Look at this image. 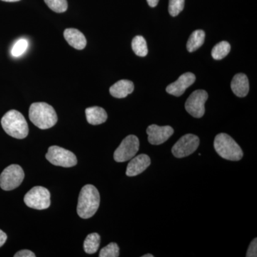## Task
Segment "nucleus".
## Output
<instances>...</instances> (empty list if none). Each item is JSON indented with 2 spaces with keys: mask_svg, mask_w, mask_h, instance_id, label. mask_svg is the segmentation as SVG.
<instances>
[{
  "mask_svg": "<svg viewBox=\"0 0 257 257\" xmlns=\"http://www.w3.org/2000/svg\"><path fill=\"white\" fill-rule=\"evenodd\" d=\"M50 193L45 187H33L24 197V202L28 207L32 209L43 210L50 207L51 204Z\"/></svg>",
  "mask_w": 257,
  "mask_h": 257,
  "instance_id": "nucleus-5",
  "label": "nucleus"
},
{
  "mask_svg": "<svg viewBox=\"0 0 257 257\" xmlns=\"http://www.w3.org/2000/svg\"><path fill=\"white\" fill-rule=\"evenodd\" d=\"M143 257H154L153 255L148 253V254L143 255Z\"/></svg>",
  "mask_w": 257,
  "mask_h": 257,
  "instance_id": "nucleus-31",
  "label": "nucleus"
},
{
  "mask_svg": "<svg viewBox=\"0 0 257 257\" xmlns=\"http://www.w3.org/2000/svg\"><path fill=\"white\" fill-rule=\"evenodd\" d=\"M1 124L5 133L12 138L23 140L28 137V124L20 111L15 109L8 111L2 118Z\"/></svg>",
  "mask_w": 257,
  "mask_h": 257,
  "instance_id": "nucleus-3",
  "label": "nucleus"
},
{
  "mask_svg": "<svg viewBox=\"0 0 257 257\" xmlns=\"http://www.w3.org/2000/svg\"><path fill=\"white\" fill-rule=\"evenodd\" d=\"M132 48L139 57H145L148 53L146 40L143 36H136L132 42Z\"/></svg>",
  "mask_w": 257,
  "mask_h": 257,
  "instance_id": "nucleus-21",
  "label": "nucleus"
},
{
  "mask_svg": "<svg viewBox=\"0 0 257 257\" xmlns=\"http://www.w3.org/2000/svg\"><path fill=\"white\" fill-rule=\"evenodd\" d=\"M2 1L8 2V3H15V2H18L20 0H2Z\"/></svg>",
  "mask_w": 257,
  "mask_h": 257,
  "instance_id": "nucleus-30",
  "label": "nucleus"
},
{
  "mask_svg": "<svg viewBox=\"0 0 257 257\" xmlns=\"http://www.w3.org/2000/svg\"><path fill=\"white\" fill-rule=\"evenodd\" d=\"M196 77L192 72H187L182 74L176 82L167 86L166 91L172 95L180 96L184 94L186 89L194 84Z\"/></svg>",
  "mask_w": 257,
  "mask_h": 257,
  "instance_id": "nucleus-12",
  "label": "nucleus"
},
{
  "mask_svg": "<svg viewBox=\"0 0 257 257\" xmlns=\"http://www.w3.org/2000/svg\"><path fill=\"white\" fill-rule=\"evenodd\" d=\"M64 37L69 45L76 50H83L87 45L85 37L77 29L69 28L64 30Z\"/></svg>",
  "mask_w": 257,
  "mask_h": 257,
  "instance_id": "nucleus-14",
  "label": "nucleus"
},
{
  "mask_svg": "<svg viewBox=\"0 0 257 257\" xmlns=\"http://www.w3.org/2000/svg\"><path fill=\"white\" fill-rule=\"evenodd\" d=\"M7 239H8V236H7L4 231L0 229V247L5 244Z\"/></svg>",
  "mask_w": 257,
  "mask_h": 257,
  "instance_id": "nucleus-28",
  "label": "nucleus"
},
{
  "mask_svg": "<svg viewBox=\"0 0 257 257\" xmlns=\"http://www.w3.org/2000/svg\"><path fill=\"white\" fill-rule=\"evenodd\" d=\"M28 45V41L26 39H20V40L15 42L13 48H12V55L14 57H19L23 55L26 52Z\"/></svg>",
  "mask_w": 257,
  "mask_h": 257,
  "instance_id": "nucleus-23",
  "label": "nucleus"
},
{
  "mask_svg": "<svg viewBox=\"0 0 257 257\" xmlns=\"http://www.w3.org/2000/svg\"><path fill=\"white\" fill-rule=\"evenodd\" d=\"M119 256V248L116 243H110L105 247L101 248L99 257H118Z\"/></svg>",
  "mask_w": 257,
  "mask_h": 257,
  "instance_id": "nucleus-24",
  "label": "nucleus"
},
{
  "mask_svg": "<svg viewBox=\"0 0 257 257\" xmlns=\"http://www.w3.org/2000/svg\"><path fill=\"white\" fill-rule=\"evenodd\" d=\"M15 257H35V254L30 250L24 249L18 251L15 254Z\"/></svg>",
  "mask_w": 257,
  "mask_h": 257,
  "instance_id": "nucleus-27",
  "label": "nucleus"
},
{
  "mask_svg": "<svg viewBox=\"0 0 257 257\" xmlns=\"http://www.w3.org/2000/svg\"><path fill=\"white\" fill-rule=\"evenodd\" d=\"M199 139L196 135L187 134L182 137L172 147V154L177 158L188 157L197 150Z\"/></svg>",
  "mask_w": 257,
  "mask_h": 257,
  "instance_id": "nucleus-9",
  "label": "nucleus"
},
{
  "mask_svg": "<svg viewBox=\"0 0 257 257\" xmlns=\"http://www.w3.org/2000/svg\"><path fill=\"white\" fill-rule=\"evenodd\" d=\"M46 159L53 165L66 168L74 167L77 164V157L73 152L58 146H51L48 149Z\"/></svg>",
  "mask_w": 257,
  "mask_h": 257,
  "instance_id": "nucleus-7",
  "label": "nucleus"
},
{
  "mask_svg": "<svg viewBox=\"0 0 257 257\" xmlns=\"http://www.w3.org/2000/svg\"><path fill=\"white\" fill-rule=\"evenodd\" d=\"M134 89H135V85L133 82L126 79H122L113 84L109 89V92L114 97L121 99L132 94Z\"/></svg>",
  "mask_w": 257,
  "mask_h": 257,
  "instance_id": "nucleus-16",
  "label": "nucleus"
},
{
  "mask_svg": "<svg viewBox=\"0 0 257 257\" xmlns=\"http://www.w3.org/2000/svg\"><path fill=\"white\" fill-rule=\"evenodd\" d=\"M100 204L99 191L92 184L84 186L79 193L77 211L82 219H89L94 216Z\"/></svg>",
  "mask_w": 257,
  "mask_h": 257,
  "instance_id": "nucleus-1",
  "label": "nucleus"
},
{
  "mask_svg": "<svg viewBox=\"0 0 257 257\" xmlns=\"http://www.w3.org/2000/svg\"><path fill=\"white\" fill-rule=\"evenodd\" d=\"M214 147L218 155L225 160L239 161L242 159V150L227 134L220 133L216 135Z\"/></svg>",
  "mask_w": 257,
  "mask_h": 257,
  "instance_id": "nucleus-4",
  "label": "nucleus"
},
{
  "mask_svg": "<svg viewBox=\"0 0 257 257\" xmlns=\"http://www.w3.org/2000/svg\"><path fill=\"white\" fill-rule=\"evenodd\" d=\"M148 5H150L151 8H155L157 5H158L159 1L160 0H147Z\"/></svg>",
  "mask_w": 257,
  "mask_h": 257,
  "instance_id": "nucleus-29",
  "label": "nucleus"
},
{
  "mask_svg": "<svg viewBox=\"0 0 257 257\" xmlns=\"http://www.w3.org/2000/svg\"><path fill=\"white\" fill-rule=\"evenodd\" d=\"M231 45L229 42L222 41L218 43L213 47L211 51V56L216 60H221L224 59L229 53Z\"/></svg>",
  "mask_w": 257,
  "mask_h": 257,
  "instance_id": "nucleus-20",
  "label": "nucleus"
},
{
  "mask_svg": "<svg viewBox=\"0 0 257 257\" xmlns=\"http://www.w3.org/2000/svg\"><path fill=\"white\" fill-rule=\"evenodd\" d=\"M29 117L37 127L41 130L52 127L58 119L55 109L45 102L33 103L29 110Z\"/></svg>",
  "mask_w": 257,
  "mask_h": 257,
  "instance_id": "nucleus-2",
  "label": "nucleus"
},
{
  "mask_svg": "<svg viewBox=\"0 0 257 257\" xmlns=\"http://www.w3.org/2000/svg\"><path fill=\"white\" fill-rule=\"evenodd\" d=\"M205 40V32L197 30L192 32L187 44V49L189 52H193L202 46Z\"/></svg>",
  "mask_w": 257,
  "mask_h": 257,
  "instance_id": "nucleus-18",
  "label": "nucleus"
},
{
  "mask_svg": "<svg viewBox=\"0 0 257 257\" xmlns=\"http://www.w3.org/2000/svg\"><path fill=\"white\" fill-rule=\"evenodd\" d=\"M140 149V141L135 135H128L122 140L119 147L115 150L114 159L116 162H124L136 155Z\"/></svg>",
  "mask_w": 257,
  "mask_h": 257,
  "instance_id": "nucleus-8",
  "label": "nucleus"
},
{
  "mask_svg": "<svg viewBox=\"0 0 257 257\" xmlns=\"http://www.w3.org/2000/svg\"><path fill=\"white\" fill-rule=\"evenodd\" d=\"M47 6L57 13H64L68 8L67 0H45Z\"/></svg>",
  "mask_w": 257,
  "mask_h": 257,
  "instance_id": "nucleus-22",
  "label": "nucleus"
},
{
  "mask_svg": "<svg viewBox=\"0 0 257 257\" xmlns=\"http://www.w3.org/2000/svg\"><path fill=\"white\" fill-rule=\"evenodd\" d=\"M100 245V236L97 233L87 235L84 241V251L88 254H93L97 251Z\"/></svg>",
  "mask_w": 257,
  "mask_h": 257,
  "instance_id": "nucleus-19",
  "label": "nucleus"
},
{
  "mask_svg": "<svg viewBox=\"0 0 257 257\" xmlns=\"http://www.w3.org/2000/svg\"><path fill=\"white\" fill-rule=\"evenodd\" d=\"M149 143L153 145L165 143L174 134V130L170 126H160L152 124L147 130Z\"/></svg>",
  "mask_w": 257,
  "mask_h": 257,
  "instance_id": "nucleus-11",
  "label": "nucleus"
},
{
  "mask_svg": "<svg viewBox=\"0 0 257 257\" xmlns=\"http://www.w3.org/2000/svg\"><path fill=\"white\" fill-rule=\"evenodd\" d=\"M231 88L235 95L239 97H244L247 95L249 91V82L246 74H236L231 81Z\"/></svg>",
  "mask_w": 257,
  "mask_h": 257,
  "instance_id": "nucleus-15",
  "label": "nucleus"
},
{
  "mask_svg": "<svg viewBox=\"0 0 257 257\" xmlns=\"http://www.w3.org/2000/svg\"><path fill=\"white\" fill-rule=\"evenodd\" d=\"M185 0H170L169 13L171 16H177L184 10Z\"/></svg>",
  "mask_w": 257,
  "mask_h": 257,
  "instance_id": "nucleus-25",
  "label": "nucleus"
},
{
  "mask_svg": "<svg viewBox=\"0 0 257 257\" xmlns=\"http://www.w3.org/2000/svg\"><path fill=\"white\" fill-rule=\"evenodd\" d=\"M86 117L88 122L92 125H99L105 122L107 119V114L103 108L99 106H92L85 110Z\"/></svg>",
  "mask_w": 257,
  "mask_h": 257,
  "instance_id": "nucleus-17",
  "label": "nucleus"
},
{
  "mask_svg": "<svg viewBox=\"0 0 257 257\" xmlns=\"http://www.w3.org/2000/svg\"><path fill=\"white\" fill-rule=\"evenodd\" d=\"M24 179L25 172L20 165H10L0 175V187L5 191L13 190L23 183Z\"/></svg>",
  "mask_w": 257,
  "mask_h": 257,
  "instance_id": "nucleus-6",
  "label": "nucleus"
},
{
  "mask_svg": "<svg viewBox=\"0 0 257 257\" xmlns=\"http://www.w3.org/2000/svg\"><path fill=\"white\" fill-rule=\"evenodd\" d=\"M150 165H151V160L148 155L142 154L138 156L134 157L128 164L126 175L128 177H135V176L140 175L144 171L146 170Z\"/></svg>",
  "mask_w": 257,
  "mask_h": 257,
  "instance_id": "nucleus-13",
  "label": "nucleus"
},
{
  "mask_svg": "<svg viewBox=\"0 0 257 257\" xmlns=\"http://www.w3.org/2000/svg\"><path fill=\"white\" fill-rule=\"evenodd\" d=\"M246 256L247 257H256L257 256V239L255 238L250 243L249 246L246 253Z\"/></svg>",
  "mask_w": 257,
  "mask_h": 257,
  "instance_id": "nucleus-26",
  "label": "nucleus"
},
{
  "mask_svg": "<svg viewBox=\"0 0 257 257\" xmlns=\"http://www.w3.org/2000/svg\"><path fill=\"white\" fill-rule=\"evenodd\" d=\"M207 99L208 94L205 90L199 89V90L194 91L186 101V110L194 117H202L205 113L204 104Z\"/></svg>",
  "mask_w": 257,
  "mask_h": 257,
  "instance_id": "nucleus-10",
  "label": "nucleus"
}]
</instances>
